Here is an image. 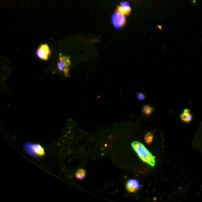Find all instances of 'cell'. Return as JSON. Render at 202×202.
Masks as SVG:
<instances>
[{"label": "cell", "instance_id": "cell-1", "mask_svg": "<svg viewBox=\"0 0 202 202\" xmlns=\"http://www.w3.org/2000/svg\"><path fill=\"white\" fill-rule=\"evenodd\" d=\"M132 147L143 162L147 163L152 167L155 166V156H153L142 143L137 141L133 142L132 143Z\"/></svg>", "mask_w": 202, "mask_h": 202}, {"label": "cell", "instance_id": "cell-2", "mask_svg": "<svg viewBox=\"0 0 202 202\" xmlns=\"http://www.w3.org/2000/svg\"><path fill=\"white\" fill-rule=\"evenodd\" d=\"M71 65V63L69 56L62 55V54L59 55V62L57 63V69L63 72L66 77L69 76V70Z\"/></svg>", "mask_w": 202, "mask_h": 202}, {"label": "cell", "instance_id": "cell-3", "mask_svg": "<svg viewBox=\"0 0 202 202\" xmlns=\"http://www.w3.org/2000/svg\"><path fill=\"white\" fill-rule=\"evenodd\" d=\"M25 151L31 155L43 156L45 155V151L39 144H32L28 143L24 147Z\"/></svg>", "mask_w": 202, "mask_h": 202}, {"label": "cell", "instance_id": "cell-4", "mask_svg": "<svg viewBox=\"0 0 202 202\" xmlns=\"http://www.w3.org/2000/svg\"><path fill=\"white\" fill-rule=\"evenodd\" d=\"M111 21L114 27L120 29L126 23V18L123 14L116 10L113 14L111 17Z\"/></svg>", "mask_w": 202, "mask_h": 202}, {"label": "cell", "instance_id": "cell-5", "mask_svg": "<svg viewBox=\"0 0 202 202\" xmlns=\"http://www.w3.org/2000/svg\"><path fill=\"white\" fill-rule=\"evenodd\" d=\"M36 54L39 58L46 61L49 58V56L51 54L49 47L47 44L40 45L36 52Z\"/></svg>", "mask_w": 202, "mask_h": 202}, {"label": "cell", "instance_id": "cell-6", "mask_svg": "<svg viewBox=\"0 0 202 202\" xmlns=\"http://www.w3.org/2000/svg\"><path fill=\"white\" fill-rule=\"evenodd\" d=\"M126 188L130 193H134L140 188L139 183L135 179H129L127 181Z\"/></svg>", "mask_w": 202, "mask_h": 202}, {"label": "cell", "instance_id": "cell-7", "mask_svg": "<svg viewBox=\"0 0 202 202\" xmlns=\"http://www.w3.org/2000/svg\"><path fill=\"white\" fill-rule=\"evenodd\" d=\"M118 11L122 12L124 15H129L130 12H131V7L129 3L123 1L122 2L120 6H118Z\"/></svg>", "mask_w": 202, "mask_h": 202}, {"label": "cell", "instance_id": "cell-8", "mask_svg": "<svg viewBox=\"0 0 202 202\" xmlns=\"http://www.w3.org/2000/svg\"><path fill=\"white\" fill-rule=\"evenodd\" d=\"M180 118L183 121L187 123L191 122L193 119V116L190 113V110L188 109H185L184 111L181 114Z\"/></svg>", "mask_w": 202, "mask_h": 202}, {"label": "cell", "instance_id": "cell-9", "mask_svg": "<svg viewBox=\"0 0 202 202\" xmlns=\"http://www.w3.org/2000/svg\"><path fill=\"white\" fill-rule=\"evenodd\" d=\"M85 176V171L83 169H79L75 173V177L78 180H82Z\"/></svg>", "mask_w": 202, "mask_h": 202}, {"label": "cell", "instance_id": "cell-10", "mask_svg": "<svg viewBox=\"0 0 202 202\" xmlns=\"http://www.w3.org/2000/svg\"><path fill=\"white\" fill-rule=\"evenodd\" d=\"M154 110V109L153 108L149 106L145 105L142 109V112L145 114L149 115V114H151L152 113Z\"/></svg>", "mask_w": 202, "mask_h": 202}, {"label": "cell", "instance_id": "cell-11", "mask_svg": "<svg viewBox=\"0 0 202 202\" xmlns=\"http://www.w3.org/2000/svg\"><path fill=\"white\" fill-rule=\"evenodd\" d=\"M154 139V135L152 132H148L145 136V138H144V139H145V141L146 143H150L152 142V141Z\"/></svg>", "mask_w": 202, "mask_h": 202}, {"label": "cell", "instance_id": "cell-12", "mask_svg": "<svg viewBox=\"0 0 202 202\" xmlns=\"http://www.w3.org/2000/svg\"><path fill=\"white\" fill-rule=\"evenodd\" d=\"M137 97H138V99L140 100H144V99H145V95H144L143 93H138L137 94Z\"/></svg>", "mask_w": 202, "mask_h": 202}]
</instances>
